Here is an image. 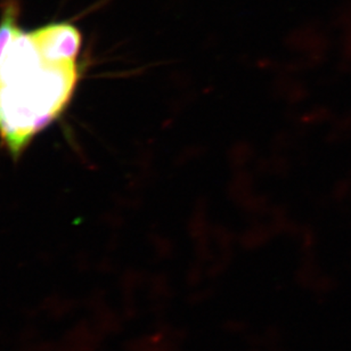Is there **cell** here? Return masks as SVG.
Masks as SVG:
<instances>
[{
  "mask_svg": "<svg viewBox=\"0 0 351 351\" xmlns=\"http://www.w3.org/2000/svg\"><path fill=\"white\" fill-rule=\"evenodd\" d=\"M41 55L55 63L77 62L82 36L70 22H53L30 31Z\"/></svg>",
  "mask_w": 351,
  "mask_h": 351,
  "instance_id": "cell-2",
  "label": "cell"
},
{
  "mask_svg": "<svg viewBox=\"0 0 351 351\" xmlns=\"http://www.w3.org/2000/svg\"><path fill=\"white\" fill-rule=\"evenodd\" d=\"M78 79L77 62L47 61L17 29L0 55V138L14 158L65 111Z\"/></svg>",
  "mask_w": 351,
  "mask_h": 351,
  "instance_id": "cell-1",
  "label": "cell"
}]
</instances>
